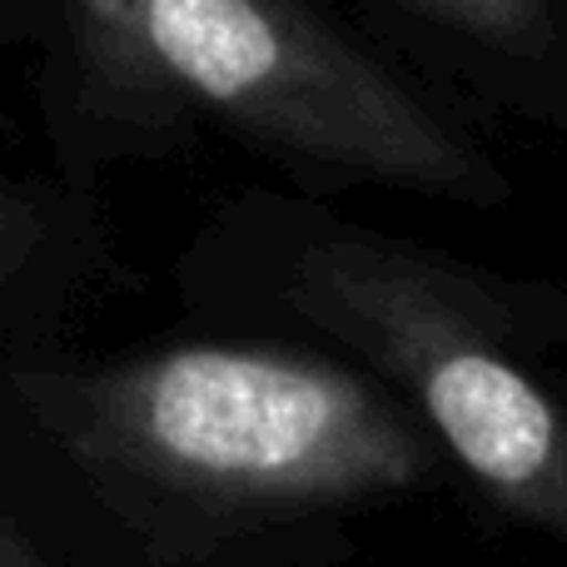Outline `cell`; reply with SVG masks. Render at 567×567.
<instances>
[{
    "instance_id": "6da1fadb",
    "label": "cell",
    "mask_w": 567,
    "mask_h": 567,
    "mask_svg": "<svg viewBox=\"0 0 567 567\" xmlns=\"http://www.w3.org/2000/svg\"><path fill=\"white\" fill-rule=\"evenodd\" d=\"M16 429L110 518L189 553L413 498L443 449L349 353L269 339L155 343L0 369Z\"/></svg>"
},
{
    "instance_id": "7a4b0ae2",
    "label": "cell",
    "mask_w": 567,
    "mask_h": 567,
    "mask_svg": "<svg viewBox=\"0 0 567 567\" xmlns=\"http://www.w3.org/2000/svg\"><path fill=\"white\" fill-rule=\"evenodd\" d=\"M249 303L373 369L488 508L567 548V383L538 363L523 289L303 205L225 215Z\"/></svg>"
},
{
    "instance_id": "3957f363",
    "label": "cell",
    "mask_w": 567,
    "mask_h": 567,
    "mask_svg": "<svg viewBox=\"0 0 567 567\" xmlns=\"http://www.w3.org/2000/svg\"><path fill=\"white\" fill-rule=\"evenodd\" d=\"M85 60L130 100H189L343 185L488 209L508 175L389 65L293 0H110Z\"/></svg>"
},
{
    "instance_id": "277c9868",
    "label": "cell",
    "mask_w": 567,
    "mask_h": 567,
    "mask_svg": "<svg viewBox=\"0 0 567 567\" xmlns=\"http://www.w3.org/2000/svg\"><path fill=\"white\" fill-rule=\"evenodd\" d=\"M0 567H239L235 553L150 543L110 518L65 473L35 483L25 463L0 458Z\"/></svg>"
},
{
    "instance_id": "5b68a950",
    "label": "cell",
    "mask_w": 567,
    "mask_h": 567,
    "mask_svg": "<svg viewBox=\"0 0 567 567\" xmlns=\"http://www.w3.org/2000/svg\"><path fill=\"white\" fill-rule=\"evenodd\" d=\"M80 279V235L35 185L0 175V349L40 329Z\"/></svg>"
},
{
    "instance_id": "8992f818",
    "label": "cell",
    "mask_w": 567,
    "mask_h": 567,
    "mask_svg": "<svg viewBox=\"0 0 567 567\" xmlns=\"http://www.w3.org/2000/svg\"><path fill=\"white\" fill-rule=\"evenodd\" d=\"M419 20L508 60V65H553L563 25L553 0H393Z\"/></svg>"
},
{
    "instance_id": "52a82bcc",
    "label": "cell",
    "mask_w": 567,
    "mask_h": 567,
    "mask_svg": "<svg viewBox=\"0 0 567 567\" xmlns=\"http://www.w3.org/2000/svg\"><path fill=\"white\" fill-rule=\"evenodd\" d=\"M90 6H95V0H60V10H65V20H70V25H75V20L85 16Z\"/></svg>"
}]
</instances>
